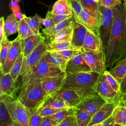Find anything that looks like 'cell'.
Returning a JSON list of instances; mask_svg holds the SVG:
<instances>
[{"instance_id":"cell-35","label":"cell","mask_w":126,"mask_h":126,"mask_svg":"<svg viewBox=\"0 0 126 126\" xmlns=\"http://www.w3.org/2000/svg\"><path fill=\"white\" fill-rule=\"evenodd\" d=\"M80 2L83 9L89 11L93 15L100 17L98 3L95 2L93 0H80Z\"/></svg>"},{"instance_id":"cell-30","label":"cell","mask_w":126,"mask_h":126,"mask_svg":"<svg viewBox=\"0 0 126 126\" xmlns=\"http://www.w3.org/2000/svg\"><path fill=\"white\" fill-rule=\"evenodd\" d=\"M13 41H9L7 37L5 35L2 40L0 41V67L2 66L6 60Z\"/></svg>"},{"instance_id":"cell-59","label":"cell","mask_w":126,"mask_h":126,"mask_svg":"<svg viewBox=\"0 0 126 126\" xmlns=\"http://www.w3.org/2000/svg\"></svg>"},{"instance_id":"cell-52","label":"cell","mask_w":126,"mask_h":126,"mask_svg":"<svg viewBox=\"0 0 126 126\" xmlns=\"http://www.w3.org/2000/svg\"><path fill=\"white\" fill-rule=\"evenodd\" d=\"M120 90L121 94L124 96L126 94V75L120 84Z\"/></svg>"},{"instance_id":"cell-2","label":"cell","mask_w":126,"mask_h":126,"mask_svg":"<svg viewBox=\"0 0 126 126\" xmlns=\"http://www.w3.org/2000/svg\"><path fill=\"white\" fill-rule=\"evenodd\" d=\"M100 75L93 71L66 74L62 87L75 91L83 99L96 94L95 88Z\"/></svg>"},{"instance_id":"cell-23","label":"cell","mask_w":126,"mask_h":126,"mask_svg":"<svg viewBox=\"0 0 126 126\" xmlns=\"http://www.w3.org/2000/svg\"><path fill=\"white\" fill-rule=\"evenodd\" d=\"M0 100H1L4 103L15 126H17L16 110L18 98L7 94H3L0 95Z\"/></svg>"},{"instance_id":"cell-46","label":"cell","mask_w":126,"mask_h":126,"mask_svg":"<svg viewBox=\"0 0 126 126\" xmlns=\"http://www.w3.org/2000/svg\"><path fill=\"white\" fill-rule=\"evenodd\" d=\"M40 20L41 24L43 25L45 27V28L47 29L53 28L56 25L53 18L47 14H46V17L44 19L40 18Z\"/></svg>"},{"instance_id":"cell-53","label":"cell","mask_w":126,"mask_h":126,"mask_svg":"<svg viewBox=\"0 0 126 126\" xmlns=\"http://www.w3.org/2000/svg\"><path fill=\"white\" fill-rule=\"evenodd\" d=\"M14 13L15 16L18 19V20H21L22 19H24V17L26 16L25 14H23L21 13L19 11L17 12H14Z\"/></svg>"},{"instance_id":"cell-58","label":"cell","mask_w":126,"mask_h":126,"mask_svg":"<svg viewBox=\"0 0 126 126\" xmlns=\"http://www.w3.org/2000/svg\"><path fill=\"white\" fill-rule=\"evenodd\" d=\"M11 0V2H12L13 1V0Z\"/></svg>"},{"instance_id":"cell-49","label":"cell","mask_w":126,"mask_h":126,"mask_svg":"<svg viewBox=\"0 0 126 126\" xmlns=\"http://www.w3.org/2000/svg\"><path fill=\"white\" fill-rule=\"evenodd\" d=\"M115 123V118L113 115L110 116L109 118L105 120L103 122L97 125V126H114V124Z\"/></svg>"},{"instance_id":"cell-11","label":"cell","mask_w":126,"mask_h":126,"mask_svg":"<svg viewBox=\"0 0 126 126\" xmlns=\"http://www.w3.org/2000/svg\"><path fill=\"white\" fill-rule=\"evenodd\" d=\"M74 20L86 27L88 30H92L99 33L100 17H97L91 14L87 10L83 9L78 15H73Z\"/></svg>"},{"instance_id":"cell-50","label":"cell","mask_w":126,"mask_h":126,"mask_svg":"<svg viewBox=\"0 0 126 126\" xmlns=\"http://www.w3.org/2000/svg\"><path fill=\"white\" fill-rule=\"evenodd\" d=\"M4 17H1L0 19V41L2 40L5 35L4 30Z\"/></svg>"},{"instance_id":"cell-33","label":"cell","mask_w":126,"mask_h":126,"mask_svg":"<svg viewBox=\"0 0 126 126\" xmlns=\"http://www.w3.org/2000/svg\"><path fill=\"white\" fill-rule=\"evenodd\" d=\"M76 110V107H67L49 116L57 122L58 126V125L68 116L75 114Z\"/></svg>"},{"instance_id":"cell-44","label":"cell","mask_w":126,"mask_h":126,"mask_svg":"<svg viewBox=\"0 0 126 126\" xmlns=\"http://www.w3.org/2000/svg\"><path fill=\"white\" fill-rule=\"evenodd\" d=\"M42 117H41L36 110L35 111L31 116L29 126H40Z\"/></svg>"},{"instance_id":"cell-14","label":"cell","mask_w":126,"mask_h":126,"mask_svg":"<svg viewBox=\"0 0 126 126\" xmlns=\"http://www.w3.org/2000/svg\"><path fill=\"white\" fill-rule=\"evenodd\" d=\"M92 70L80 53L68 61L66 67V74L91 71Z\"/></svg>"},{"instance_id":"cell-25","label":"cell","mask_w":126,"mask_h":126,"mask_svg":"<svg viewBox=\"0 0 126 126\" xmlns=\"http://www.w3.org/2000/svg\"><path fill=\"white\" fill-rule=\"evenodd\" d=\"M51 12L60 15H73V10L68 0H57L54 4Z\"/></svg>"},{"instance_id":"cell-28","label":"cell","mask_w":126,"mask_h":126,"mask_svg":"<svg viewBox=\"0 0 126 126\" xmlns=\"http://www.w3.org/2000/svg\"><path fill=\"white\" fill-rule=\"evenodd\" d=\"M69 49L77 50L72 45L71 42L51 41L49 43L46 44V51L49 52H57Z\"/></svg>"},{"instance_id":"cell-21","label":"cell","mask_w":126,"mask_h":126,"mask_svg":"<svg viewBox=\"0 0 126 126\" xmlns=\"http://www.w3.org/2000/svg\"><path fill=\"white\" fill-rule=\"evenodd\" d=\"M45 107L56 108H64L69 107L66 105L62 98L55 93L47 95L35 110H39L41 108Z\"/></svg>"},{"instance_id":"cell-13","label":"cell","mask_w":126,"mask_h":126,"mask_svg":"<svg viewBox=\"0 0 126 126\" xmlns=\"http://www.w3.org/2000/svg\"><path fill=\"white\" fill-rule=\"evenodd\" d=\"M81 50L90 52H98L103 51L99 34L93 31L88 30Z\"/></svg>"},{"instance_id":"cell-39","label":"cell","mask_w":126,"mask_h":126,"mask_svg":"<svg viewBox=\"0 0 126 126\" xmlns=\"http://www.w3.org/2000/svg\"><path fill=\"white\" fill-rule=\"evenodd\" d=\"M81 52V50H65L61 51H59L55 52L61 56L62 58L64 59L67 61H69L76 56L79 55Z\"/></svg>"},{"instance_id":"cell-29","label":"cell","mask_w":126,"mask_h":126,"mask_svg":"<svg viewBox=\"0 0 126 126\" xmlns=\"http://www.w3.org/2000/svg\"><path fill=\"white\" fill-rule=\"evenodd\" d=\"M74 25L67 27L58 32L55 35L51 41L56 42H71Z\"/></svg>"},{"instance_id":"cell-26","label":"cell","mask_w":126,"mask_h":126,"mask_svg":"<svg viewBox=\"0 0 126 126\" xmlns=\"http://www.w3.org/2000/svg\"><path fill=\"white\" fill-rule=\"evenodd\" d=\"M110 74L121 84L126 75V57L119 61L109 70Z\"/></svg>"},{"instance_id":"cell-3","label":"cell","mask_w":126,"mask_h":126,"mask_svg":"<svg viewBox=\"0 0 126 126\" xmlns=\"http://www.w3.org/2000/svg\"><path fill=\"white\" fill-rule=\"evenodd\" d=\"M47 96L41 85V79H35L22 85L17 98L32 114Z\"/></svg>"},{"instance_id":"cell-47","label":"cell","mask_w":126,"mask_h":126,"mask_svg":"<svg viewBox=\"0 0 126 126\" xmlns=\"http://www.w3.org/2000/svg\"><path fill=\"white\" fill-rule=\"evenodd\" d=\"M46 14L51 16L53 18L56 24H57L66 20V19L69 18L70 17L73 16V15H68L56 14H54V13H52L51 11H48Z\"/></svg>"},{"instance_id":"cell-31","label":"cell","mask_w":126,"mask_h":126,"mask_svg":"<svg viewBox=\"0 0 126 126\" xmlns=\"http://www.w3.org/2000/svg\"><path fill=\"white\" fill-rule=\"evenodd\" d=\"M0 126H15L3 102L0 100Z\"/></svg>"},{"instance_id":"cell-27","label":"cell","mask_w":126,"mask_h":126,"mask_svg":"<svg viewBox=\"0 0 126 126\" xmlns=\"http://www.w3.org/2000/svg\"><path fill=\"white\" fill-rule=\"evenodd\" d=\"M115 118L114 126H126V106L124 104H118L112 114Z\"/></svg>"},{"instance_id":"cell-45","label":"cell","mask_w":126,"mask_h":126,"mask_svg":"<svg viewBox=\"0 0 126 126\" xmlns=\"http://www.w3.org/2000/svg\"><path fill=\"white\" fill-rule=\"evenodd\" d=\"M122 3V0H100L98 4L106 8H113L117 4Z\"/></svg>"},{"instance_id":"cell-38","label":"cell","mask_w":126,"mask_h":126,"mask_svg":"<svg viewBox=\"0 0 126 126\" xmlns=\"http://www.w3.org/2000/svg\"><path fill=\"white\" fill-rule=\"evenodd\" d=\"M104 73L106 76L107 81L112 88L117 93L122 94L120 90V84L118 82V81L110 74L109 71L106 70Z\"/></svg>"},{"instance_id":"cell-43","label":"cell","mask_w":126,"mask_h":126,"mask_svg":"<svg viewBox=\"0 0 126 126\" xmlns=\"http://www.w3.org/2000/svg\"><path fill=\"white\" fill-rule=\"evenodd\" d=\"M73 10V15H78L81 13L83 7L79 0H68Z\"/></svg>"},{"instance_id":"cell-20","label":"cell","mask_w":126,"mask_h":126,"mask_svg":"<svg viewBox=\"0 0 126 126\" xmlns=\"http://www.w3.org/2000/svg\"><path fill=\"white\" fill-rule=\"evenodd\" d=\"M16 114L18 126H29V121L32 114L18 99L17 102Z\"/></svg>"},{"instance_id":"cell-37","label":"cell","mask_w":126,"mask_h":126,"mask_svg":"<svg viewBox=\"0 0 126 126\" xmlns=\"http://www.w3.org/2000/svg\"><path fill=\"white\" fill-rule=\"evenodd\" d=\"M24 59V54L22 52L18 56L16 62L14 63L11 70L10 74L15 81H17L18 77L20 75V72L22 68V63Z\"/></svg>"},{"instance_id":"cell-10","label":"cell","mask_w":126,"mask_h":126,"mask_svg":"<svg viewBox=\"0 0 126 126\" xmlns=\"http://www.w3.org/2000/svg\"><path fill=\"white\" fill-rule=\"evenodd\" d=\"M106 102L98 94H95L83 98L76 108L88 111L93 116Z\"/></svg>"},{"instance_id":"cell-24","label":"cell","mask_w":126,"mask_h":126,"mask_svg":"<svg viewBox=\"0 0 126 126\" xmlns=\"http://www.w3.org/2000/svg\"><path fill=\"white\" fill-rule=\"evenodd\" d=\"M43 57L47 62L59 67L63 71H65L68 61L62 58L57 53L55 52H49L46 51Z\"/></svg>"},{"instance_id":"cell-8","label":"cell","mask_w":126,"mask_h":126,"mask_svg":"<svg viewBox=\"0 0 126 126\" xmlns=\"http://www.w3.org/2000/svg\"><path fill=\"white\" fill-rule=\"evenodd\" d=\"M81 54L92 71L102 74L106 70L104 51L90 52L81 50Z\"/></svg>"},{"instance_id":"cell-15","label":"cell","mask_w":126,"mask_h":126,"mask_svg":"<svg viewBox=\"0 0 126 126\" xmlns=\"http://www.w3.org/2000/svg\"><path fill=\"white\" fill-rule=\"evenodd\" d=\"M118 105L114 102H106L93 116L88 126H97L111 116Z\"/></svg>"},{"instance_id":"cell-9","label":"cell","mask_w":126,"mask_h":126,"mask_svg":"<svg viewBox=\"0 0 126 126\" xmlns=\"http://www.w3.org/2000/svg\"><path fill=\"white\" fill-rule=\"evenodd\" d=\"M22 41L23 40L18 37L13 40L6 60L2 66L0 67V73L7 74L10 72L19 55L23 52Z\"/></svg>"},{"instance_id":"cell-41","label":"cell","mask_w":126,"mask_h":126,"mask_svg":"<svg viewBox=\"0 0 126 126\" xmlns=\"http://www.w3.org/2000/svg\"><path fill=\"white\" fill-rule=\"evenodd\" d=\"M19 20L15 16L14 13L13 12H12L11 14L8 15L6 20L4 21L5 33L13 25H14Z\"/></svg>"},{"instance_id":"cell-36","label":"cell","mask_w":126,"mask_h":126,"mask_svg":"<svg viewBox=\"0 0 126 126\" xmlns=\"http://www.w3.org/2000/svg\"><path fill=\"white\" fill-rule=\"evenodd\" d=\"M40 17L38 14H35L33 17H27L25 16L24 19L28 23L30 28L34 34H40L39 30L41 28Z\"/></svg>"},{"instance_id":"cell-42","label":"cell","mask_w":126,"mask_h":126,"mask_svg":"<svg viewBox=\"0 0 126 126\" xmlns=\"http://www.w3.org/2000/svg\"><path fill=\"white\" fill-rule=\"evenodd\" d=\"M58 126H78L75 114L68 116L61 122Z\"/></svg>"},{"instance_id":"cell-22","label":"cell","mask_w":126,"mask_h":126,"mask_svg":"<svg viewBox=\"0 0 126 126\" xmlns=\"http://www.w3.org/2000/svg\"><path fill=\"white\" fill-rule=\"evenodd\" d=\"M75 23V21L73 16L66 19V20L57 24L55 25L53 28L47 29L44 28L42 30V32L44 35H45L50 41L52 40L53 37L56 34L62 31L64 28L73 25Z\"/></svg>"},{"instance_id":"cell-4","label":"cell","mask_w":126,"mask_h":126,"mask_svg":"<svg viewBox=\"0 0 126 126\" xmlns=\"http://www.w3.org/2000/svg\"><path fill=\"white\" fill-rule=\"evenodd\" d=\"M98 9L100 13L99 33L103 51L105 52L110 38L114 20V12L113 8H106L99 4Z\"/></svg>"},{"instance_id":"cell-57","label":"cell","mask_w":126,"mask_h":126,"mask_svg":"<svg viewBox=\"0 0 126 126\" xmlns=\"http://www.w3.org/2000/svg\"><path fill=\"white\" fill-rule=\"evenodd\" d=\"M124 97H126V94H125V95H124Z\"/></svg>"},{"instance_id":"cell-56","label":"cell","mask_w":126,"mask_h":126,"mask_svg":"<svg viewBox=\"0 0 126 126\" xmlns=\"http://www.w3.org/2000/svg\"><path fill=\"white\" fill-rule=\"evenodd\" d=\"M123 3H124V4H125V6L126 7V0H124V2H123Z\"/></svg>"},{"instance_id":"cell-7","label":"cell","mask_w":126,"mask_h":126,"mask_svg":"<svg viewBox=\"0 0 126 126\" xmlns=\"http://www.w3.org/2000/svg\"><path fill=\"white\" fill-rule=\"evenodd\" d=\"M46 43L43 41L26 57H24L22 68L20 72L23 80L37 66L46 51Z\"/></svg>"},{"instance_id":"cell-12","label":"cell","mask_w":126,"mask_h":126,"mask_svg":"<svg viewBox=\"0 0 126 126\" xmlns=\"http://www.w3.org/2000/svg\"><path fill=\"white\" fill-rule=\"evenodd\" d=\"M66 76V71L60 74L41 79V85L47 95H50L62 88Z\"/></svg>"},{"instance_id":"cell-5","label":"cell","mask_w":126,"mask_h":126,"mask_svg":"<svg viewBox=\"0 0 126 126\" xmlns=\"http://www.w3.org/2000/svg\"><path fill=\"white\" fill-rule=\"evenodd\" d=\"M63 71L56 65L47 62L43 56L37 66L22 80V85L35 79H42L45 78L58 75Z\"/></svg>"},{"instance_id":"cell-32","label":"cell","mask_w":126,"mask_h":126,"mask_svg":"<svg viewBox=\"0 0 126 126\" xmlns=\"http://www.w3.org/2000/svg\"><path fill=\"white\" fill-rule=\"evenodd\" d=\"M75 116L78 126H88L93 116L87 111L76 108Z\"/></svg>"},{"instance_id":"cell-55","label":"cell","mask_w":126,"mask_h":126,"mask_svg":"<svg viewBox=\"0 0 126 126\" xmlns=\"http://www.w3.org/2000/svg\"><path fill=\"white\" fill-rule=\"evenodd\" d=\"M95 2H96V3H98L99 2V1H100V0H93Z\"/></svg>"},{"instance_id":"cell-6","label":"cell","mask_w":126,"mask_h":126,"mask_svg":"<svg viewBox=\"0 0 126 126\" xmlns=\"http://www.w3.org/2000/svg\"><path fill=\"white\" fill-rule=\"evenodd\" d=\"M95 92L105 99L106 102L124 104V96L116 92L109 84L105 74H101L95 88Z\"/></svg>"},{"instance_id":"cell-1","label":"cell","mask_w":126,"mask_h":126,"mask_svg":"<svg viewBox=\"0 0 126 126\" xmlns=\"http://www.w3.org/2000/svg\"><path fill=\"white\" fill-rule=\"evenodd\" d=\"M114 20L109 41L104 52L106 69L126 57V7L124 3L113 8Z\"/></svg>"},{"instance_id":"cell-48","label":"cell","mask_w":126,"mask_h":126,"mask_svg":"<svg viewBox=\"0 0 126 126\" xmlns=\"http://www.w3.org/2000/svg\"><path fill=\"white\" fill-rule=\"evenodd\" d=\"M40 126H58V124L50 116L43 117Z\"/></svg>"},{"instance_id":"cell-18","label":"cell","mask_w":126,"mask_h":126,"mask_svg":"<svg viewBox=\"0 0 126 126\" xmlns=\"http://www.w3.org/2000/svg\"><path fill=\"white\" fill-rule=\"evenodd\" d=\"M87 30V29L83 25L75 21L71 43L72 45L76 49L79 50H81Z\"/></svg>"},{"instance_id":"cell-40","label":"cell","mask_w":126,"mask_h":126,"mask_svg":"<svg viewBox=\"0 0 126 126\" xmlns=\"http://www.w3.org/2000/svg\"><path fill=\"white\" fill-rule=\"evenodd\" d=\"M64 108H52V107H45L42 108H41L39 110H36L38 114L41 117H45V116H49L52 115L59 111H60ZM36 111V110H35Z\"/></svg>"},{"instance_id":"cell-34","label":"cell","mask_w":126,"mask_h":126,"mask_svg":"<svg viewBox=\"0 0 126 126\" xmlns=\"http://www.w3.org/2000/svg\"><path fill=\"white\" fill-rule=\"evenodd\" d=\"M18 33L17 37L22 40H24L34 34L24 18L19 20Z\"/></svg>"},{"instance_id":"cell-19","label":"cell","mask_w":126,"mask_h":126,"mask_svg":"<svg viewBox=\"0 0 126 126\" xmlns=\"http://www.w3.org/2000/svg\"><path fill=\"white\" fill-rule=\"evenodd\" d=\"M44 41H45V38L41 33L33 34L23 40L22 47L24 57H26Z\"/></svg>"},{"instance_id":"cell-54","label":"cell","mask_w":126,"mask_h":126,"mask_svg":"<svg viewBox=\"0 0 126 126\" xmlns=\"http://www.w3.org/2000/svg\"><path fill=\"white\" fill-rule=\"evenodd\" d=\"M124 104L126 106V97H124Z\"/></svg>"},{"instance_id":"cell-16","label":"cell","mask_w":126,"mask_h":126,"mask_svg":"<svg viewBox=\"0 0 126 126\" xmlns=\"http://www.w3.org/2000/svg\"><path fill=\"white\" fill-rule=\"evenodd\" d=\"M56 93L64 101L66 105L69 107H77L79 104L81 102L83 98L74 91L61 88Z\"/></svg>"},{"instance_id":"cell-17","label":"cell","mask_w":126,"mask_h":126,"mask_svg":"<svg viewBox=\"0 0 126 126\" xmlns=\"http://www.w3.org/2000/svg\"><path fill=\"white\" fill-rule=\"evenodd\" d=\"M0 95L7 94L11 96H15L17 88L16 82L14 81L10 73L3 74L0 73Z\"/></svg>"},{"instance_id":"cell-51","label":"cell","mask_w":126,"mask_h":126,"mask_svg":"<svg viewBox=\"0 0 126 126\" xmlns=\"http://www.w3.org/2000/svg\"><path fill=\"white\" fill-rule=\"evenodd\" d=\"M19 24V20L14 25H13L10 29H9L7 32H5V35L8 37L11 34H13L16 32H18V27Z\"/></svg>"}]
</instances>
